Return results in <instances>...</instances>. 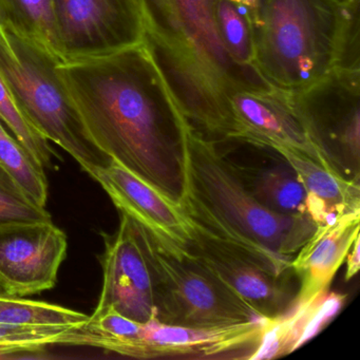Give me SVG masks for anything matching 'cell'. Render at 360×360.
Instances as JSON below:
<instances>
[{
    "instance_id": "20",
    "label": "cell",
    "mask_w": 360,
    "mask_h": 360,
    "mask_svg": "<svg viewBox=\"0 0 360 360\" xmlns=\"http://www.w3.org/2000/svg\"><path fill=\"white\" fill-rule=\"evenodd\" d=\"M0 167L39 205L46 207L48 180L41 167L27 149L9 134L0 121Z\"/></svg>"
},
{
    "instance_id": "25",
    "label": "cell",
    "mask_w": 360,
    "mask_h": 360,
    "mask_svg": "<svg viewBox=\"0 0 360 360\" xmlns=\"http://www.w3.org/2000/svg\"><path fill=\"white\" fill-rule=\"evenodd\" d=\"M72 326H22L0 323V345L16 353L35 352L48 345H60Z\"/></svg>"
},
{
    "instance_id": "22",
    "label": "cell",
    "mask_w": 360,
    "mask_h": 360,
    "mask_svg": "<svg viewBox=\"0 0 360 360\" xmlns=\"http://www.w3.org/2000/svg\"><path fill=\"white\" fill-rule=\"evenodd\" d=\"M217 24L229 56L239 64L254 66V37L250 10L229 0H218Z\"/></svg>"
},
{
    "instance_id": "31",
    "label": "cell",
    "mask_w": 360,
    "mask_h": 360,
    "mask_svg": "<svg viewBox=\"0 0 360 360\" xmlns=\"http://www.w3.org/2000/svg\"><path fill=\"white\" fill-rule=\"evenodd\" d=\"M0 26H3V22H1V16H0Z\"/></svg>"
},
{
    "instance_id": "13",
    "label": "cell",
    "mask_w": 360,
    "mask_h": 360,
    "mask_svg": "<svg viewBox=\"0 0 360 360\" xmlns=\"http://www.w3.org/2000/svg\"><path fill=\"white\" fill-rule=\"evenodd\" d=\"M188 248L205 271L263 319L279 317L292 305L295 296L288 290V275H277L246 255L195 231Z\"/></svg>"
},
{
    "instance_id": "11",
    "label": "cell",
    "mask_w": 360,
    "mask_h": 360,
    "mask_svg": "<svg viewBox=\"0 0 360 360\" xmlns=\"http://www.w3.org/2000/svg\"><path fill=\"white\" fill-rule=\"evenodd\" d=\"M259 319L214 328H189L149 320L126 349L127 357L250 359L266 328Z\"/></svg>"
},
{
    "instance_id": "28",
    "label": "cell",
    "mask_w": 360,
    "mask_h": 360,
    "mask_svg": "<svg viewBox=\"0 0 360 360\" xmlns=\"http://www.w3.org/2000/svg\"><path fill=\"white\" fill-rule=\"evenodd\" d=\"M229 1L240 6V7L245 8V9L250 10V11H252L256 7L257 4H258V0H229Z\"/></svg>"
},
{
    "instance_id": "29",
    "label": "cell",
    "mask_w": 360,
    "mask_h": 360,
    "mask_svg": "<svg viewBox=\"0 0 360 360\" xmlns=\"http://www.w3.org/2000/svg\"><path fill=\"white\" fill-rule=\"evenodd\" d=\"M12 354H18L14 352L13 349H9V347H3L0 345V357H6V356L12 355Z\"/></svg>"
},
{
    "instance_id": "27",
    "label": "cell",
    "mask_w": 360,
    "mask_h": 360,
    "mask_svg": "<svg viewBox=\"0 0 360 360\" xmlns=\"http://www.w3.org/2000/svg\"><path fill=\"white\" fill-rule=\"evenodd\" d=\"M359 243L360 236L356 238L354 241L353 245L349 248V252H347V269H345V281L351 280L356 274L358 273L360 269V257H359Z\"/></svg>"
},
{
    "instance_id": "12",
    "label": "cell",
    "mask_w": 360,
    "mask_h": 360,
    "mask_svg": "<svg viewBox=\"0 0 360 360\" xmlns=\"http://www.w3.org/2000/svg\"><path fill=\"white\" fill-rule=\"evenodd\" d=\"M231 108L240 128L231 140L260 150L295 153L326 167H338L309 138L292 103L290 91H239L231 98Z\"/></svg>"
},
{
    "instance_id": "15",
    "label": "cell",
    "mask_w": 360,
    "mask_h": 360,
    "mask_svg": "<svg viewBox=\"0 0 360 360\" xmlns=\"http://www.w3.org/2000/svg\"><path fill=\"white\" fill-rule=\"evenodd\" d=\"M359 221L360 212H352L320 225L292 257L290 269L300 284L290 307L311 302L328 292L349 248L360 236Z\"/></svg>"
},
{
    "instance_id": "23",
    "label": "cell",
    "mask_w": 360,
    "mask_h": 360,
    "mask_svg": "<svg viewBox=\"0 0 360 360\" xmlns=\"http://www.w3.org/2000/svg\"><path fill=\"white\" fill-rule=\"evenodd\" d=\"M0 121L7 126L14 138L27 149L33 159L44 168L51 169L54 157H58L46 140L22 115L8 89L5 82L0 77Z\"/></svg>"
},
{
    "instance_id": "10",
    "label": "cell",
    "mask_w": 360,
    "mask_h": 360,
    "mask_svg": "<svg viewBox=\"0 0 360 360\" xmlns=\"http://www.w3.org/2000/svg\"><path fill=\"white\" fill-rule=\"evenodd\" d=\"M68 241L52 221L0 224V294L28 297L51 290Z\"/></svg>"
},
{
    "instance_id": "24",
    "label": "cell",
    "mask_w": 360,
    "mask_h": 360,
    "mask_svg": "<svg viewBox=\"0 0 360 360\" xmlns=\"http://www.w3.org/2000/svg\"><path fill=\"white\" fill-rule=\"evenodd\" d=\"M52 221L46 207L35 203L18 183L0 167V224Z\"/></svg>"
},
{
    "instance_id": "19",
    "label": "cell",
    "mask_w": 360,
    "mask_h": 360,
    "mask_svg": "<svg viewBox=\"0 0 360 360\" xmlns=\"http://www.w3.org/2000/svg\"><path fill=\"white\" fill-rule=\"evenodd\" d=\"M250 191L269 210L288 216L307 217V191L292 168L277 167L255 176Z\"/></svg>"
},
{
    "instance_id": "18",
    "label": "cell",
    "mask_w": 360,
    "mask_h": 360,
    "mask_svg": "<svg viewBox=\"0 0 360 360\" xmlns=\"http://www.w3.org/2000/svg\"><path fill=\"white\" fill-rule=\"evenodd\" d=\"M0 16L3 27L56 56L50 0H0Z\"/></svg>"
},
{
    "instance_id": "21",
    "label": "cell",
    "mask_w": 360,
    "mask_h": 360,
    "mask_svg": "<svg viewBox=\"0 0 360 360\" xmlns=\"http://www.w3.org/2000/svg\"><path fill=\"white\" fill-rule=\"evenodd\" d=\"M88 319L89 316L60 305L0 294V323L77 326Z\"/></svg>"
},
{
    "instance_id": "6",
    "label": "cell",
    "mask_w": 360,
    "mask_h": 360,
    "mask_svg": "<svg viewBox=\"0 0 360 360\" xmlns=\"http://www.w3.org/2000/svg\"><path fill=\"white\" fill-rule=\"evenodd\" d=\"M136 225L155 276L158 320L189 328H214L263 319L205 271L189 248L169 250L142 225Z\"/></svg>"
},
{
    "instance_id": "3",
    "label": "cell",
    "mask_w": 360,
    "mask_h": 360,
    "mask_svg": "<svg viewBox=\"0 0 360 360\" xmlns=\"http://www.w3.org/2000/svg\"><path fill=\"white\" fill-rule=\"evenodd\" d=\"M180 204L193 231L225 244L280 276L315 233L307 217L288 216L258 201L212 139L187 124L182 142Z\"/></svg>"
},
{
    "instance_id": "17",
    "label": "cell",
    "mask_w": 360,
    "mask_h": 360,
    "mask_svg": "<svg viewBox=\"0 0 360 360\" xmlns=\"http://www.w3.org/2000/svg\"><path fill=\"white\" fill-rule=\"evenodd\" d=\"M347 296L326 292L311 302L290 307L267 320L266 328L250 360L274 359L292 353L315 337L339 313Z\"/></svg>"
},
{
    "instance_id": "1",
    "label": "cell",
    "mask_w": 360,
    "mask_h": 360,
    "mask_svg": "<svg viewBox=\"0 0 360 360\" xmlns=\"http://www.w3.org/2000/svg\"><path fill=\"white\" fill-rule=\"evenodd\" d=\"M58 73L96 146L180 203L185 115L144 44Z\"/></svg>"
},
{
    "instance_id": "8",
    "label": "cell",
    "mask_w": 360,
    "mask_h": 360,
    "mask_svg": "<svg viewBox=\"0 0 360 360\" xmlns=\"http://www.w3.org/2000/svg\"><path fill=\"white\" fill-rule=\"evenodd\" d=\"M290 98L309 138L320 150L334 164L345 159L358 168L360 69L334 68L313 85L290 92Z\"/></svg>"
},
{
    "instance_id": "26",
    "label": "cell",
    "mask_w": 360,
    "mask_h": 360,
    "mask_svg": "<svg viewBox=\"0 0 360 360\" xmlns=\"http://www.w3.org/2000/svg\"><path fill=\"white\" fill-rule=\"evenodd\" d=\"M359 4L360 0H352L347 4L340 50L335 68L360 69Z\"/></svg>"
},
{
    "instance_id": "2",
    "label": "cell",
    "mask_w": 360,
    "mask_h": 360,
    "mask_svg": "<svg viewBox=\"0 0 360 360\" xmlns=\"http://www.w3.org/2000/svg\"><path fill=\"white\" fill-rule=\"evenodd\" d=\"M144 44L187 121L219 140L236 139L231 98L273 89L254 66L236 62L217 24L218 0H138Z\"/></svg>"
},
{
    "instance_id": "7",
    "label": "cell",
    "mask_w": 360,
    "mask_h": 360,
    "mask_svg": "<svg viewBox=\"0 0 360 360\" xmlns=\"http://www.w3.org/2000/svg\"><path fill=\"white\" fill-rule=\"evenodd\" d=\"M60 63L110 56L144 41L138 0H50Z\"/></svg>"
},
{
    "instance_id": "9",
    "label": "cell",
    "mask_w": 360,
    "mask_h": 360,
    "mask_svg": "<svg viewBox=\"0 0 360 360\" xmlns=\"http://www.w3.org/2000/svg\"><path fill=\"white\" fill-rule=\"evenodd\" d=\"M120 214L117 233L104 236L105 250L101 258L103 286L92 315L111 307L144 323L159 317L155 276L136 221L128 214Z\"/></svg>"
},
{
    "instance_id": "14",
    "label": "cell",
    "mask_w": 360,
    "mask_h": 360,
    "mask_svg": "<svg viewBox=\"0 0 360 360\" xmlns=\"http://www.w3.org/2000/svg\"><path fill=\"white\" fill-rule=\"evenodd\" d=\"M92 178L120 212L145 227L166 248L182 250L191 245L193 225L179 202L162 195L115 161L96 170Z\"/></svg>"
},
{
    "instance_id": "5",
    "label": "cell",
    "mask_w": 360,
    "mask_h": 360,
    "mask_svg": "<svg viewBox=\"0 0 360 360\" xmlns=\"http://www.w3.org/2000/svg\"><path fill=\"white\" fill-rule=\"evenodd\" d=\"M60 60L0 26V77L29 123L68 153L90 176L112 162L90 138L63 82Z\"/></svg>"
},
{
    "instance_id": "4",
    "label": "cell",
    "mask_w": 360,
    "mask_h": 360,
    "mask_svg": "<svg viewBox=\"0 0 360 360\" xmlns=\"http://www.w3.org/2000/svg\"><path fill=\"white\" fill-rule=\"evenodd\" d=\"M347 4L258 0L250 11L255 68L284 91H299L323 79L336 67Z\"/></svg>"
},
{
    "instance_id": "30",
    "label": "cell",
    "mask_w": 360,
    "mask_h": 360,
    "mask_svg": "<svg viewBox=\"0 0 360 360\" xmlns=\"http://www.w3.org/2000/svg\"><path fill=\"white\" fill-rule=\"evenodd\" d=\"M337 1L340 4H347L349 3V1H352V0H337Z\"/></svg>"
},
{
    "instance_id": "16",
    "label": "cell",
    "mask_w": 360,
    "mask_h": 360,
    "mask_svg": "<svg viewBox=\"0 0 360 360\" xmlns=\"http://www.w3.org/2000/svg\"><path fill=\"white\" fill-rule=\"evenodd\" d=\"M280 157L304 186L307 217L316 226L333 222L345 214L360 212L358 180L347 179L339 170L303 155L283 153Z\"/></svg>"
}]
</instances>
